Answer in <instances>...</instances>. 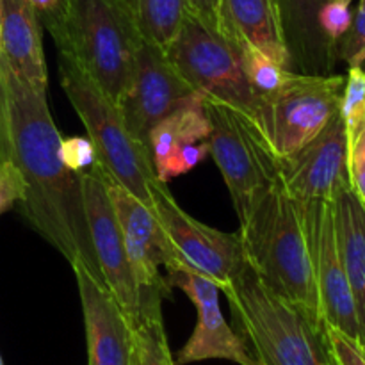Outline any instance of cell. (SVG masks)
Masks as SVG:
<instances>
[{
	"label": "cell",
	"instance_id": "obj_1",
	"mask_svg": "<svg viewBox=\"0 0 365 365\" xmlns=\"http://www.w3.org/2000/svg\"><path fill=\"white\" fill-rule=\"evenodd\" d=\"M0 77L7 106L13 163L24 180L20 210L32 228L70 266L84 264L100 274L89 237L81 173L61 159V138L50 114L46 93L21 81L0 53Z\"/></svg>",
	"mask_w": 365,
	"mask_h": 365
},
{
	"label": "cell",
	"instance_id": "obj_2",
	"mask_svg": "<svg viewBox=\"0 0 365 365\" xmlns=\"http://www.w3.org/2000/svg\"><path fill=\"white\" fill-rule=\"evenodd\" d=\"M245 257L273 292L323 323L302 214L280 184L239 227Z\"/></svg>",
	"mask_w": 365,
	"mask_h": 365
},
{
	"label": "cell",
	"instance_id": "obj_3",
	"mask_svg": "<svg viewBox=\"0 0 365 365\" xmlns=\"http://www.w3.org/2000/svg\"><path fill=\"white\" fill-rule=\"evenodd\" d=\"M225 292L260 365H331L324 323L271 291L246 260Z\"/></svg>",
	"mask_w": 365,
	"mask_h": 365
},
{
	"label": "cell",
	"instance_id": "obj_4",
	"mask_svg": "<svg viewBox=\"0 0 365 365\" xmlns=\"http://www.w3.org/2000/svg\"><path fill=\"white\" fill-rule=\"evenodd\" d=\"M59 75L63 91L95 148V166L139 202L152 207L155 170L146 146L128 130L118 103L70 56L61 52Z\"/></svg>",
	"mask_w": 365,
	"mask_h": 365
},
{
	"label": "cell",
	"instance_id": "obj_5",
	"mask_svg": "<svg viewBox=\"0 0 365 365\" xmlns=\"http://www.w3.org/2000/svg\"><path fill=\"white\" fill-rule=\"evenodd\" d=\"M141 41L123 0H66L56 38L59 52L70 56L116 103L130 81Z\"/></svg>",
	"mask_w": 365,
	"mask_h": 365
},
{
	"label": "cell",
	"instance_id": "obj_6",
	"mask_svg": "<svg viewBox=\"0 0 365 365\" xmlns=\"http://www.w3.org/2000/svg\"><path fill=\"white\" fill-rule=\"evenodd\" d=\"M202 100L210 125V155L230 191L241 227L282 182L280 159L255 121L216 100Z\"/></svg>",
	"mask_w": 365,
	"mask_h": 365
},
{
	"label": "cell",
	"instance_id": "obj_7",
	"mask_svg": "<svg viewBox=\"0 0 365 365\" xmlns=\"http://www.w3.org/2000/svg\"><path fill=\"white\" fill-rule=\"evenodd\" d=\"M164 52L202 98L239 110L262 130L264 98L246 77L237 48L217 29L189 11Z\"/></svg>",
	"mask_w": 365,
	"mask_h": 365
},
{
	"label": "cell",
	"instance_id": "obj_8",
	"mask_svg": "<svg viewBox=\"0 0 365 365\" xmlns=\"http://www.w3.org/2000/svg\"><path fill=\"white\" fill-rule=\"evenodd\" d=\"M344 84L346 75L287 71L262 110V132L278 159L303 148L341 113Z\"/></svg>",
	"mask_w": 365,
	"mask_h": 365
},
{
	"label": "cell",
	"instance_id": "obj_9",
	"mask_svg": "<svg viewBox=\"0 0 365 365\" xmlns=\"http://www.w3.org/2000/svg\"><path fill=\"white\" fill-rule=\"evenodd\" d=\"M152 210L170 250L166 269L187 267L210 278L223 291L245 266L246 257L239 232L217 230L192 217L178 205L168 184L159 178L152 185Z\"/></svg>",
	"mask_w": 365,
	"mask_h": 365
},
{
	"label": "cell",
	"instance_id": "obj_10",
	"mask_svg": "<svg viewBox=\"0 0 365 365\" xmlns=\"http://www.w3.org/2000/svg\"><path fill=\"white\" fill-rule=\"evenodd\" d=\"M106 182L118 225L123 234L128 260L141 292L143 323L148 319H163L160 303L171 292V285L160 274V267H166L170 262V250L163 228L152 207L139 202L127 189L107 177Z\"/></svg>",
	"mask_w": 365,
	"mask_h": 365
},
{
	"label": "cell",
	"instance_id": "obj_11",
	"mask_svg": "<svg viewBox=\"0 0 365 365\" xmlns=\"http://www.w3.org/2000/svg\"><path fill=\"white\" fill-rule=\"evenodd\" d=\"M81 185L89 237L102 280L128 317L132 328H135L143 323L141 292L107 192L106 177L98 168L93 166L91 170L81 173Z\"/></svg>",
	"mask_w": 365,
	"mask_h": 365
},
{
	"label": "cell",
	"instance_id": "obj_12",
	"mask_svg": "<svg viewBox=\"0 0 365 365\" xmlns=\"http://www.w3.org/2000/svg\"><path fill=\"white\" fill-rule=\"evenodd\" d=\"M195 96L198 93L178 73L166 52L143 39L118 107L132 135L146 146L152 128Z\"/></svg>",
	"mask_w": 365,
	"mask_h": 365
},
{
	"label": "cell",
	"instance_id": "obj_13",
	"mask_svg": "<svg viewBox=\"0 0 365 365\" xmlns=\"http://www.w3.org/2000/svg\"><path fill=\"white\" fill-rule=\"evenodd\" d=\"M298 207L312 255L323 323L360 342L355 299L339 253L331 202H298Z\"/></svg>",
	"mask_w": 365,
	"mask_h": 365
},
{
	"label": "cell",
	"instance_id": "obj_14",
	"mask_svg": "<svg viewBox=\"0 0 365 365\" xmlns=\"http://www.w3.org/2000/svg\"><path fill=\"white\" fill-rule=\"evenodd\" d=\"M168 284L185 292L198 310V323L195 331L177 353L175 364L187 365L202 360H228L237 365H260L250 351L245 337L235 334L225 321L220 307L221 289L210 278L175 266L168 269Z\"/></svg>",
	"mask_w": 365,
	"mask_h": 365
},
{
	"label": "cell",
	"instance_id": "obj_15",
	"mask_svg": "<svg viewBox=\"0 0 365 365\" xmlns=\"http://www.w3.org/2000/svg\"><path fill=\"white\" fill-rule=\"evenodd\" d=\"M349 141L341 113L303 148L280 159V180L296 202H334L349 187Z\"/></svg>",
	"mask_w": 365,
	"mask_h": 365
},
{
	"label": "cell",
	"instance_id": "obj_16",
	"mask_svg": "<svg viewBox=\"0 0 365 365\" xmlns=\"http://www.w3.org/2000/svg\"><path fill=\"white\" fill-rule=\"evenodd\" d=\"M71 269L84 314L89 365H135L134 328L107 285L84 264Z\"/></svg>",
	"mask_w": 365,
	"mask_h": 365
},
{
	"label": "cell",
	"instance_id": "obj_17",
	"mask_svg": "<svg viewBox=\"0 0 365 365\" xmlns=\"http://www.w3.org/2000/svg\"><path fill=\"white\" fill-rule=\"evenodd\" d=\"M328 0H274L289 52V70L303 75H334L337 46L324 36L319 13Z\"/></svg>",
	"mask_w": 365,
	"mask_h": 365
},
{
	"label": "cell",
	"instance_id": "obj_18",
	"mask_svg": "<svg viewBox=\"0 0 365 365\" xmlns=\"http://www.w3.org/2000/svg\"><path fill=\"white\" fill-rule=\"evenodd\" d=\"M41 29L32 0H2L0 45L4 59L32 89L46 93L48 70L43 53Z\"/></svg>",
	"mask_w": 365,
	"mask_h": 365
},
{
	"label": "cell",
	"instance_id": "obj_19",
	"mask_svg": "<svg viewBox=\"0 0 365 365\" xmlns=\"http://www.w3.org/2000/svg\"><path fill=\"white\" fill-rule=\"evenodd\" d=\"M217 32L234 45L253 46L289 70V52L274 0H220Z\"/></svg>",
	"mask_w": 365,
	"mask_h": 365
},
{
	"label": "cell",
	"instance_id": "obj_20",
	"mask_svg": "<svg viewBox=\"0 0 365 365\" xmlns=\"http://www.w3.org/2000/svg\"><path fill=\"white\" fill-rule=\"evenodd\" d=\"M331 209L339 253L355 299L360 346L365 351V205L349 185L335 196Z\"/></svg>",
	"mask_w": 365,
	"mask_h": 365
},
{
	"label": "cell",
	"instance_id": "obj_21",
	"mask_svg": "<svg viewBox=\"0 0 365 365\" xmlns=\"http://www.w3.org/2000/svg\"><path fill=\"white\" fill-rule=\"evenodd\" d=\"M209 134L210 125L203 109L202 96L198 95L168 114L148 134L146 150L152 159L153 170L163 163L171 148L185 143L207 141Z\"/></svg>",
	"mask_w": 365,
	"mask_h": 365
},
{
	"label": "cell",
	"instance_id": "obj_22",
	"mask_svg": "<svg viewBox=\"0 0 365 365\" xmlns=\"http://www.w3.org/2000/svg\"><path fill=\"white\" fill-rule=\"evenodd\" d=\"M143 39L166 50L191 11L187 0H123Z\"/></svg>",
	"mask_w": 365,
	"mask_h": 365
},
{
	"label": "cell",
	"instance_id": "obj_23",
	"mask_svg": "<svg viewBox=\"0 0 365 365\" xmlns=\"http://www.w3.org/2000/svg\"><path fill=\"white\" fill-rule=\"evenodd\" d=\"M232 45H234V43H232ZM234 46L237 48L246 77H248V81L252 82L255 91L259 93L262 98H266L267 95L277 91L278 86L284 82L285 75H287L289 70L282 68L280 64L274 63L273 59L264 56L262 52H259V50L253 48V46H248V45H234Z\"/></svg>",
	"mask_w": 365,
	"mask_h": 365
},
{
	"label": "cell",
	"instance_id": "obj_24",
	"mask_svg": "<svg viewBox=\"0 0 365 365\" xmlns=\"http://www.w3.org/2000/svg\"><path fill=\"white\" fill-rule=\"evenodd\" d=\"M341 118L344 121L348 141L365 130V71L360 66H349L344 93L341 100Z\"/></svg>",
	"mask_w": 365,
	"mask_h": 365
},
{
	"label": "cell",
	"instance_id": "obj_25",
	"mask_svg": "<svg viewBox=\"0 0 365 365\" xmlns=\"http://www.w3.org/2000/svg\"><path fill=\"white\" fill-rule=\"evenodd\" d=\"M139 365H177L168 346L163 319H148L134 328Z\"/></svg>",
	"mask_w": 365,
	"mask_h": 365
},
{
	"label": "cell",
	"instance_id": "obj_26",
	"mask_svg": "<svg viewBox=\"0 0 365 365\" xmlns=\"http://www.w3.org/2000/svg\"><path fill=\"white\" fill-rule=\"evenodd\" d=\"M207 155H210V146L207 141L185 143L171 148V152L164 157L163 163L155 168V175L160 182L168 184L175 177L187 173L192 168L198 166Z\"/></svg>",
	"mask_w": 365,
	"mask_h": 365
},
{
	"label": "cell",
	"instance_id": "obj_27",
	"mask_svg": "<svg viewBox=\"0 0 365 365\" xmlns=\"http://www.w3.org/2000/svg\"><path fill=\"white\" fill-rule=\"evenodd\" d=\"M365 57V0H360L353 13L351 25L337 41V59L348 66H359Z\"/></svg>",
	"mask_w": 365,
	"mask_h": 365
},
{
	"label": "cell",
	"instance_id": "obj_28",
	"mask_svg": "<svg viewBox=\"0 0 365 365\" xmlns=\"http://www.w3.org/2000/svg\"><path fill=\"white\" fill-rule=\"evenodd\" d=\"M61 159L64 166L73 173H82L95 166L96 155L89 138L82 135H71V138H63L61 141Z\"/></svg>",
	"mask_w": 365,
	"mask_h": 365
},
{
	"label": "cell",
	"instance_id": "obj_29",
	"mask_svg": "<svg viewBox=\"0 0 365 365\" xmlns=\"http://www.w3.org/2000/svg\"><path fill=\"white\" fill-rule=\"evenodd\" d=\"M353 13L349 4L339 2V0H328L319 13V25L324 36L337 46L339 39L344 36L348 27L351 25Z\"/></svg>",
	"mask_w": 365,
	"mask_h": 365
},
{
	"label": "cell",
	"instance_id": "obj_30",
	"mask_svg": "<svg viewBox=\"0 0 365 365\" xmlns=\"http://www.w3.org/2000/svg\"><path fill=\"white\" fill-rule=\"evenodd\" d=\"M324 331H327L328 346L337 365H365V351L360 342L353 341L351 337L327 324H324Z\"/></svg>",
	"mask_w": 365,
	"mask_h": 365
},
{
	"label": "cell",
	"instance_id": "obj_31",
	"mask_svg": "<svg viewBox=\"0 0 365 365\" xmlns=\"http://www.w3.org/2000/svg\"><path fill=\"white\" fill-rule=\"evenodd\" d=\"M24 196V180L14 163L0 164V216Z\"/></svg>",
	"mask_w": 365,
	"mask_h": 365
},
{
	"label": "cell",
	"instance_id": "obj_32",
	"mask_svg": "<svg viewBox=\"0 0 365 365\" xmlns=\"http://www.w3.org/2000/svg\"><path fill=\"white\" fill-rule=\"evenodd\" d=\"M348 170L351 189L365 205V130L349 143Z\"/></svg>",
	"mask_w": 365,
	"mask_h": 365
},
{
	"label": "cell",
	"instance_id": "obj_33",
	"mask_svg": "<svg viewBox=\"0 0 365 365\" xmlns=\"http://www.w3.org/2000/svg\"><path fill=\"white\" fill-rule=\"evenodd\" d=\"M32 4L38 11L41 25L56 39L59 36L61 27H63L66 0H32Z\"/></svg>",
	"mask_w": 365,
	"mask_h": 365
},
{
	"label": "cell",
	"instance_id": "obj_34",
	"mask_svg": "<svg viewBox=\"0 0 365 365\" xmlns=\"http://www.w3.org/2000/svg\"><path fill=\"white\" fill-rule=\"evenodd\" d=\"M13 163V148H11L9 123H7V106L4 95L2 77H0V164Z\"/></svg>",
	"mask_w": 365,
	"mask_h": 365
},
{
	"label": "cell",
	"instance_id": "obj_35",
	"mask_svg": "<svg viewBox=\"0 0 365 365\" xmlns=\"http://www.w3.org/2000/svg\"><path fill=\"white\" fill-rule=\"evenodd\" d=\"M189 7L196 16L202 18L210 27L217 29V9H220V0H187Z\"/></svg>",
	"mask_w": 365,
	"mask_h": 365
},
{
	"label": "cell",
	"instance_id": "obj_36",
	"mask_svg": "<svg viewBox=\"0 0 365 365\" xmlns=\"http://www.w3.org/2000/svg\"><path fill=\"white\" fill-rule=\"evenodd\" d=\"M0 27H2V0H0ZM0 53H2V45H0Z\"/></svg>",
	"mask_w": 365,
	"mask_h": 365
},
{
	"label": "cell",
	"instance_id": "obj_37",
	"mask_svg": "<svg viewBox=\"0 0 365 365\" xmlns=\"http://www.w3.org/2000/svg\"><path fill=\"white\" fill-rule=\"evenodd\" d=\"M359 66H360V68H362V70L365 71V57H364V59H362V63H360V64H359Z\"/></svg>",
	"mask_w": 365,
	"mask_h": 365
},
{
	"label": "cell",
	"instance_id": "obj_38",
	"mask_svg": "<svg viewBox=\"0 0 365 365\" xmlns=\"http://www.w3.org/2000/svg\"><path fill=\"white\" fill-rule=\"evenodd\" d=\"M339 2H344V4H351L353 0H339Z\"/></svg>",
	"mask_w": 365,
	"mask_h": 365
},
{
	"label": "cell",
	"instance_id": "obj_39",
	"mask_svg": "<svg viewBox=\"0 0 365 365\" xmlns=\"http://www.w3.org/2000/svg\"><path fill=\"white\" fill-rule=\"evenodd\" d=\"M331 356H334V355H331ZM331 365H337V362H335V359H334V362H331Z\"/></svg>",
	"mask_w": 365,
	"mask_h": 365
},
{
	"label": "cell",
	"instance_id": "obj_40",
	"mask_svg": "<svg viewBox=\"0 0 365 365\" xmlns=\"http://www.w3.org/2000/svg\"><path fill=\"white\" fill-rule=\"evenodd\" d=\"M0 365H4V362H2V356H0Z\"/></svg>",
	"mask_w": 365,
	"mask_h": 365
},
{
	"label": "cell",
	"instance_id": "obj_41",
	"mask_svg": "<svg viewBox=\"0 0 365 365\" xmlns=\"http://www.w3.org/2000/svg\"><path fill=\"white\" fill-rule=\"evenodd\" d=\"M135 365H139V362H138V360H135Z\"/></svg>",
	"mask_w": 365,
	"mask_h": 365
}]
</instances>
